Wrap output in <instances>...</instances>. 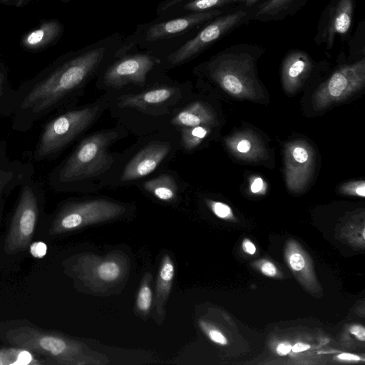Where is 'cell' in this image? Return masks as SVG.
I'll use <instances>...</instances> for the list:
<instances>
[{"label":"cell","instance_id":"1","mask_svg":"<svg viewBox=\"0 0 365 365\" xmlns=\"http://www.w3.org/2000/svg\"><path fill=\"white\" fill-rule=\"evenodd\" d=\"M122 43L114 36L98 41L13 89L6 110V116H13L11 128L26 132L66 103L108 59L115 56Z\"/></svg>","mask_w":365,"mask_h":365},{"label":"cell","instance_id":"2","mask_svg":"<svg viewBox=\"0 0 365 365\" xmlns=\"http://www.w3.org/2000/svg\"><path fill=\"white\" fill-rule=\"evenodd\" d=\"M0 341L8 346L46 357L61 365L108 364V358L83 342L38 327L26 319L0 322Z\"/></svg>","mask_w":365,"mask_h":365},{"label":"cell","instance_id":"3","mask_svg":"<svg viewBox=\"0 0 365 365\" xmlns=\"http://www.w3.org/2000/svg\"><path fill=\"white\" fill-rule=\"evenodd\" d=\"M116 137V132L107 130L83 139L49 174L50 187L57 192L78 190L91 178L106 172L113 162L108 148Z\"/></svg>","mask_w":365,"mask_h":365},{"label":"cell","instance_id":"4","mask_svg":"<svg viewBox=\"0 0 365 365\" xmlns=\"http://www.w3.org/2000/svg\"><path fill=\"white\" fill-rule=\"evenodd\" d=\"M128 259L123 253L101 257L81 253L63 262L65 272L90 291L104 292L118 285L128 272Z\"/></svg>","mask_w":365,"mask_h":365},{"label":"cell","instance_id":"5","mask_svg":"<svg viewBox=\"0 0 365 365\" xmlns=\"http://www.w3.org/2000/svg\"><path fill=\"white\" fill-rule=\"evenodd\" d=\"M44 205L43 189L32 174L19 187L18 201L4 245L6 254H17L29 247L43 214Z\"/></svg>","mask_w":365,"mask_h":365},{"label":"cell","instance_id":"6","mask_svg":"<svg viewBox=\"0 0 365 365\" xmlns=\"http://www.w3.org/2000/svg\"><path fill=\"white\" fill-rule=\"evenodd\" d=\"M102 105L95 103L68 110L49 120L39 135L33 153L36 161L55 158L85 131L100 114Z\"/></svg>","mask_w":365,"mask_h":365},{"label":"cell","instance_id":"7","mask_svg":"<svg viewBox=\"0 0 365 365\" xmlns=\"http://www.w3.org/2000/svg\"><path fill=\"white\" fill-rule=\"evenodd\" d=\"M125 212L124 206L106 199L68 201L53 214L48 227L49 234L61 235L112 220Z\"/></svg>","mask_w":365,"mask_h":365},{"label":"cell","instance_id":"8","mask_svg":"<svg viewBox=\"0 0 365 365\" xmlns=\"http://www.w3.org/2000/svg\"><path fill=\"white\" fill-rule=\"evenodd\" d=\"M249 19L250 11L248 10L221 14L206 24L192 38L169 53L165 64L171 68L188 62Z\"/></svg>","mask_w":365,"mask_h":365},{"label":"cell","instance_id":"9","mask_svg":"<svg viewBox=\"0 0 365 365\" xmlns=\"http://www.w3.org/2000/svg\"><path fill=\"white\" fill-rule=\"evenodd\" d=\"M114 59L106 68L102 78L106 87L114 88L130 83L143 86L148 75L161 63L157 56L150 53H128L122 45Z\"/></svg>","mask_w":365,"mask_h":365},{"label":"cell","instance_id":"10","mask_svg":"<svg viewBox=\"0 0 365 365\" xmlns=\"http://www.w3.org/2000/svg\"><path fill=\"white\" fill-rule=\"evenodd\" d=\"M222 11L220 9L204 12L192 13L179 16L171 17L146 25L139 32V37L130 41L133 44H139L145 48H150L157 43L180 38L191 32L192 30L208 23L220 16Z\"/></svg>","mask_w":365,"mask_h":365},{"label":"cell","instance_id":"11","mask_svg":"<svg viewBox=\"0 0 365 365\" xmlns=\"http://www.w3.org/2000/svg\"><path fill=\"white\" fill-rule=\"evenodd\" d=\"M355 0H331L322 13L314 38L317 45L331 48L337 36L346 35L354 20Z\"/></svg>","mask_w":365,"mask_h":365},{"label":"cell","instance_id":"12","mask_svg":"<svg viewBox=\"0 0 365 365\" xmlns=\"http://www.w3.org/2000/svg\"><path fill=\"white\" fill-rule=\"evenodd\" d=\"M170 149V144L168 142L150 143L126 164L121 175V180L133 181L149 175L163 162Z\"/></svg>","mask_w":365,"mask_h":365},{"label":"cell","instance_id":"13","mask_svg":"<svg viewBox=\"0 0 365 365\" xmlns=\"http://www.w3.org/2000/svg\"><path fill=\"white\" fill-rule=\"evenodd\" d=\"M185 0H166L159 5L166 7ZM262 0H231L232 3H243L252 9ZM308 0H267L263 4L250 11V19L267 21H277L292 16L302 9Z\"/></svg>","mask_w":365,"mask_h":365},{"label":"cell","instance_id":"14","mask_svg":"<svg viewBox=\"0 0 365 365\" xmlns=\"http://www.w3.org/2000/svg\"><path fill=\"white\" fill-rule=\"evenodd\" d=\"M34 168L31 163L11 160L8 156L6 140L0 141V213L5 199L31 175Z\"/></svg>","mask_w":365,"mask_h":365},{"label":"cell","instance_id":"15","mask_svg":"<svg viewBox=\"0 0 365 365\" xmlns=\"http://www.w3.org/2000/svg\"><path fill=\"white\" fill-rule=\"evenodd\" d=\"M63 30V25L59 21L56 19L45 21L37 28L22 36L21 46L30 51L41 49L57 40Z\"/></svg>","mask_w":365,"mask_h":365},{"label":"cell","instance_id":"16","mask_svg":"<svg viewBox=\"0 0 365 365\" xmlns=\"http://www.w3.org/2000/svg\"><path fill=\"white\" fill-rule=\"evenodd\" d=\"M175 277V265L169 255L162 258L157 277L154 296V308L158 319L163 320L165 317V304L171 291Z\"/></svg>","mask_w":365,"mask_h":365},{"label":"cell","instance_id":"17","mask_svg":"<svg viewBox=\"0 0 365 365\" xmlns=\"http://www.w3.org/2000/svg\"><path fill=\"white\" fill-rule=\"evenodd\" d=\"M174 92L173 87H158L138 94L124 96L120 98L118 105L123 108H145L165 102L173 96Z\"/></svg>","mask_w":365,"mask_h":365},{"label":"cell","instance_id":"18","mask_svg":"<svg viewBox=\"0 0 365 365\" xmlns=\"http://www.w3.org/2000/svg\"><path fill=\"white\" fill-rule=\"evenodd\" d=\"M211 117L207 109L200 103H193L180 110L171 120L178 128H188L207 123Z\"/></svg>","mask_w":365,"mask_h":365},{"label":"cell","instance_id":"19","mask_svg":"<svg viewBox=\"0 0 365 365\" xmlns=\"http://www.w3.org/2000/svg\"><path fill=\"white\" fill-rule=\"evenodd\" d=\"M143 188L161 201L170 202L177 196L178 185L169 175H160L145 181Z\"/></svg>","mask_w":365,"mask_h":365},{"label":"cell","instance_id":"20","mask_svg":"<svg viewBox=\"0 0 365 365\" xmlns=\"http://www.w3.org/2000/svg\"><path fill=\"white\" fill-rule=\"evenodd\" d=\"M309 67L310 61L307 53L294 50L290 51L284 59L283 73L287 79L295 81L306 73Z\"/></svg>","mask_w":365,"mask_h":365},{"label":"cell","instance_id":"21","mask_svg":"<svg viewBox=\"0 0 365 365\" xmlns=\"http://www.w3.org/2000/svg\"><path fill=\"white\" fill-rule=\"evenodd\" d=\"M152 274L150 272L145 274L139 288L135 308L138 312L146 317L153 304V291L151 288Z\"/></svg>","mask_w":365,"mask_h":365},{"label":"cell","instance_id":"22","mask_svg":"<svg viewBox=\"0 0 365 365\" xmlns=\"http://www.w3.org/2000/svg\"><path fill=\"white\" fill-rule=\"evenodd\" d=\"M181 143L183 148L190 150L195 147L207 135V128L203 125L183 128L180 130Z\"/></svg>","mask_w":365,"mask_h":365},{"label":"cell","instance_id":"23","mask_svg":"<svg viewBox=\"0 0 365 365\" xmlns=\"http://www.w3.org/2000/svg\"><path fill=\"white\" fill-rule=\"evenodd\" d=\"M13 89L9 87L6 71L0 68V116H6L8 102Z\"/></svg>","mask_w":365,"mask_h":365},{"label":"cell","instance_id":"24","mask_svg":"<svg viewBox=\"0 0 365 365\" xmlns=\"http://www.w3.org/2000/svg\"><path fill=\"white\" fill-rule=\"evenodd\" d=\"M212 208L214 213L221 218H225L230 215L231 213L230 207L222 202H212Z\"/></svg>","mask_w":365,"mask_h":365},{"label":"cell","instance_id":"25","mask_svg":"<svg viewBox=\"0 0 365 365\" xmlns=\"http://www.w3.org/2000/svg\"><path fill=\"white\" fill-rule=\"evenodd\" d=\"M203 329L207 330L208 336L212 341L220 344H227V339L219 331L215 329H207L206 328Z\"/></svg>","mask_w":365,"mask_h":365},{"label":"cell","instance_id":"26","mask_svg":"<svg viewBox=\"0 0 365 365\" xmlns=\"http://www.w3.org/2000/svg\"><path fill=\"white\" fill-rule=\"evenodd\" d=\"M290 265L293 269L301 270L305 264L303 257L299 254H293L289 259Z\"/></svg>","mask_w":365,"mask_h":365},{"label":"cell","instance_id":"27","mask_svg":"<svg viewBox=\"0 0 365 365\" xmlns=\"http://www.w3.org/2000/svg\"><path fill=\"white\" fill-rule=\"evenodd\" d=\"M294 159L299 163L306 162L308 159V153L305 149L301 147L294 148L292 152Z\"/></svg>","mask_w":365,"mask_h":365},{"label":"cell","instance_id":"28","mask_svg":"<svg viewBox=\"0 0 365 365\" xmlns=\"http://www.w3.org/2000/svg\"><path fill=\"white\" fill-rule=\"evenodd\" d=\"M349 331L360 341H365V329L363 327L354 325L350 328Z\"/></svg>","mask_w":365,"mask_h":365},{"label":"cell","instance_id":"29","mask_svg":"<svg viewBox=\"0 0 365 365\" xmlns=\"http://www.w3.org/2000/svg\"><path fill=\"white\" fill-rule=\"evenodd\" d=\"M262 272L267 276H274L276 274V268L269 262H264L262 266Z\"/></svg>","mask_w":365,"mask_h":365},{"label":"cell","instance_id":"30","mask_svg":"<svg viewBox=\"0 0 365 365\" xmlns=\"http://www.w3.org/2000/svg\"><path fill=\"white\" fill-rule=\"evenodd\" d=\"M292 349V346L287 343H281L277 347V352L279 355H286Z\"/></svg>","mask_w":365,"mask_h":365},{"label":"cell","instance_id":"31","mask_svg":"<svg viewBox=\"0 0 365 365\" xmlns=\"http://www.w3.org/2000/svg\"><path fill=\"white\" fill-rule=\"evenodd\" d=\"M251 148V143L247 140H242L237 145V150L240 153H247Z\"/></svg>","mask_w":365,"mask_h":365},{"label":"cell","instance_id":"32","mask_svg":"<svg viewBox=\"0 0 365 365\" xmlns=\"http://www.w3.org/2000/svg\"><path fill=\"white\" fill-rule=\"evenodd\" d=\"M263 180L261 178H256L251 185L252 192L254 193L259 192L263 187Z\"/></svg>","mask_w":365,"mask_h":365},{"label":"cell","instance_id":"33","mask_svg":"<svg viewBox=\"0 0 365 365\" xmlns=\"http://www.w3.org/2000/svg\"><path fill=\"white\" fill-rule=\"evenodd\" d=\"M337 357L341 360L345 361H359L360 357L352 354L349 353H343L337 356Z\"/></svg>","mask_w":365,"mask_h":365},{"label":"cell","instance_id":"34","mask_svg":"<svg viewBox=\"0 0 365 365\" xmlns=\"http://www.w3.org/2000/svg\"><path fill=\"white\" fill-rule=\"evenodd\" d=\"M309 348H310V346L309 344L299 342V343L295 344L293 346H292V350L294 352L297 353V352L306 351V350L309 349Z\"/></svg>","mask_w":365,"mask_h":365},{"label":"cell","instance_id":"35","mask_svg":"<svg viewBox=\"0 0 365 365\" xmlns=\"http://www.w3.org/2000/svg\"><path fill=\"white\" fill-rule=\"evenodd\" d=\"M243 249L249 254H254L256 251L255 245L250 241L245 240L243 243Z\"/></svg>","mask_w":365,"mask_h":365},{"label":"cell","instance_id":"36","mask_svg":"<svg viewBox=\"0 0 365 365\" xmlns=\"http://www.w3.org/2000/svg\"><path fill=\"white\" fill-rule=\"evenodd\" d=\"M355 192H356V193L358 195H360L361 197H364L365 196V190H364V182H362L361 185H358L356 187Z\"/></svg>","mask_w":365,"mask_h":365},{"label":"cell","instance_id":"37","mask_svg":"<svg viewBox=\"0 0 365 365\" xmlns=\"http://www.w3.org/2000/svg\"><path fill=\"white\" fill-rule=\"evenodd\" d=\"M8 1V0H6ZM16 6H21L26 0H11Z\"/></svg>","mask_w":365,"mask_h":365},{"label":"cell","instance_id":"38","mask_svg":"<svg viewBox=\"0 0 365 365\" xmlns=\"http://www.w3.org/2000/svg\"><path fill=\"white\" fill-rule=\"evenodd\" d=\"M61 1H62L63 2H67V1H69L70 0H61Z\"/></svg>","mask_w":365,"mask_h":365},{"label":"cell","instance_id":"39","mask_svg":"<svg viewBox=\"0 0 365 365\" xmlns=\"http://www.w3.org/2000/svg\"><path fill=\"white\" fill-rule=\"evenodd\" d=\"M1 1L4 2V3H7V1L6 0H1Z\"/></svg>","mask_w":365,"mask_h":365}]
</instances>
